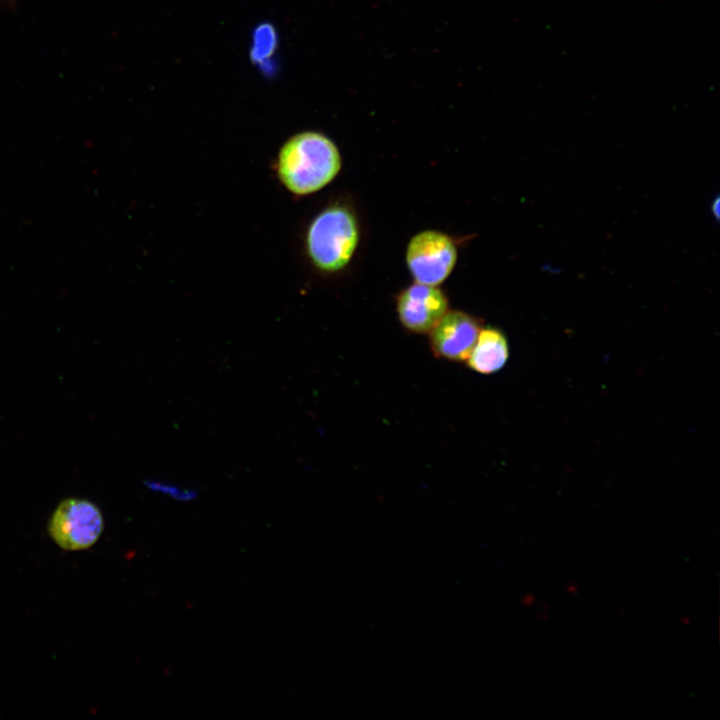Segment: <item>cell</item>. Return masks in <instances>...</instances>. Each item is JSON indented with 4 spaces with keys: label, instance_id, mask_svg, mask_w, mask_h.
Listing matches in <instances>:
<instances>
[{
    "label": "cell",
    "instance_id": "277c9868",
    "mask_svg": "<svg viewBox=\"0 0 720 720\" xmlns=\"http://www.w3.org/2000/svg\"><path fill=\"white\" fill-rule=\"evenodd\" d=\"M103 529L100 509L93 502L80 498L61 501L48 524L51 539L67 551L90 548L98 541Z\"/></svg>",
    "mask_w": 720,
    "mask_h": 720
},
{
    "label": "cell",
    "instance_id": "6da1fadb",
    "mask_svg": "<svg viewBox=\"0 0 720 720\" xmlns=\"http://www.w3.org/2000/svg\"><path fill=\"white\" fill-rule=\"evenodd\" d=\"M336 143L319 131H302L287 139L276 159L281 184L296 196L314 194L335 180L342 169Z\"/></svg>",
    "mask_w": 720,
    "mask_h": 720
},
{
    "label": "cell",
    "instance_id": "5b68a950",
    "mask_svg": "<svg viewBox=\"0 0 720 720\" xmlns=\"http://www.w3.org/2000/svg\"><path fill=\"white\" fill-rule=\"evenodd\" d=\"M395 309L405 330L428 334L450 308L443 289L414 281L396 294Z\"/></svg>",
    "mask_w": 720,
    "mask_h": 720
},
{
    "label": "cell",
    "instance_id": "8992f818",
    "mask_svg": "<svg viewBox=\"0 0 720 720\" xmlns=\"http://www.w3.org/2000/svg\"><path fill=\"white\" fill-rule=\"evenodd\" d=\"M481 328V320L474 315L449 309L427 334L431 352L442 360L465 362Z\"/></svg>",
    "mask_w": 720,
    "mask_h": 720
},
{
    "label": "cell",
    "instance_id": "3957f363",
    "mask_svg": "<svg viewBox=\"0 0 720 720\" xmlns=\"http://www.w3.org/2000/svg\"><path fill=\"white\" fill-rule=\"evenodd\" d=\"M458 260L455 238L435 229L413 235L406 247L405 261L415 282L440 286L453 272Z\"/></svg>",
    "mask_w": 720,
    "mask_h": 720
},
{
    "label": "cell",
    "instance_id": "9c48e42d",
    "mask_svg": "<svg viewBox=\"0 0 720 720\" xmlns=\"http://www.w3.org/2000/svg\"><path fill=\"white\" fill-rule=\"evenodd\" d=\"M0 2L8 8H15L16 6V0H0Z\"/></svg>",
    "mask_w": 720,
    "mask_h": 720
},
{
    "label": "cell",
    "instance_id": "7a4b0ae2",
    "mask_svg": "<svg viewBox=\"0 0 720 720\" xmlns=\"http://www.w3.org/2000/svg\"><path fill=\"white\" fill-rule=\"evenodd\" d=\"M362 237L356 210L344 200L324 207L309 223L304 239L311 265L320 273L336 275L348 269Z\"/></svg>",
    "mask_w": 720,
    "mask_h": 720
},
{
    "label": "cell",
    "instance_id": "52a82bcc",
    "mask_svg": "<svg viewBox=\"0 0 720 720\" xmlns=\"http://www.w3.org/2000/svg\"><path fill=\"white\" fill-rule=\"evenodd\" d=\"M509 355V342L505 333L496 327L482 326L465 362L472 371L491 375L504 368Z\"/></svg>",
    "mask_w": 720,
    "mask_h": 720
},
{
    "label": "cell",
    "instance_id": "ba28073f",
    "mask_svg": "<svg viewBox=\"0 0 720 720\" xmlns=\"http://www.w3.org/2000/svg\"><path fill=\"white\" fill-rule=\"evenodd\" d=\"M712 213L716 218L719 217V198H716L712 203Z\"/></svg>",
    "mask_w": 720,
    "mask_h": 720
}]
</instances>
